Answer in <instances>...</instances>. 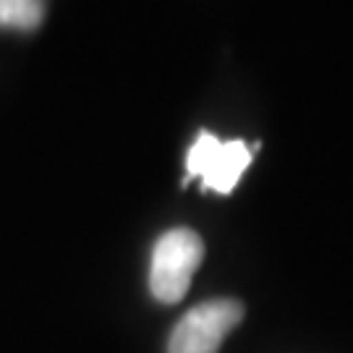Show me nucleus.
<instances>
[{"label":"nucleus","mask_w":353,"mask_h":353,"mask_svg":"<svg viewBox=\"0 0 353 353\" xmlns=\"http://www.w3.org/2000/svg\"><path fill=\"white\" fill-rule=\"evenodd\" d=\"M202 259L204 243L194 230L173 228V230L163 233L154 243V252H152V296L163 303H178L189 293L191 278L199 270Z\"/></svg>","instance_id":"1"},{"label":"nucleus","mask_w":353,"mask_h":353,"mask_svg":"<svg viewBox=\"0 0 353 353\" xmlns=\"http://www.w3.org/2000/svg\"><path fill=\"white\" fill-rule=\"evenodd\" d=\"M252 165V150L243 139H220L212 131L199 137L186 152V178H199L204 191L230 194Z\"/></svg>","instance_id":"2"},{"label":"nucleus","mask_w":353,"mask_h":353,"mask_svg":"<svg viewBox=\"0 0 353 353\" xmlns=\"http://www.w3.org/2000/svg\"><path fill=\"white\" fill-rule=\"evenodd\" d=\"M241 319H243V306L233 299L199 303L189 314L181 316L168 341V353H217L228 332Z\"/></svg>","instance_id":"3"},{"label":"nucleus","mask_w":353,"mask_h":353,"mask_svg":"<svg viewBox=\"0 0 353 353\" xmlns=\"http://www.w3.org/2000/svg\"><path fill=\"white\" fill-rule=\"evenodd\" d=\"M45 19V0H0V26L32 32Z\"/></svg>","instance_id":"4"}]
</instances>
